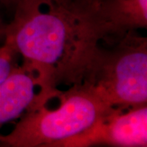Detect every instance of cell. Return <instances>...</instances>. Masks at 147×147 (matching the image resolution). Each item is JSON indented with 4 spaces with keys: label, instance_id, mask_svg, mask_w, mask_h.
<instances>
[{
    "label": "cell",
    "instance_id": "obj_1",
    "mask_svg": "<svg viewBox=\"0 0 147 147\" xmlns=\"http://www.w3.org/2000/svg\"><path fill=\"white\" fill-rule=\"evenodd\" d=\"M6 41L36 74L39 91L34 109L57 97L60 84L76 83L84 55L95 45L84 38L62 0H38L14 15Z\"/></svg>",
    "mask_w": 147,
    "mask_h": 147
},
{
    "label": "cell",
    "instance_id": "obj_2",
    "mask_svg": "<svg viewBox=\"0 0 147 147\" xmlns=\"http://www.w3.org/2000/svg\"><path fill=\"white\" fill-rule=\"evenodd\" d=\"M77 84L94 91L112 107L146 104V38L130 32L110 47L92 46L83 59Z\"/></svg>",
    "mask_w": 147,
    "mask_h": 147
},
{
    "label": "cell",
    "instance_id": "obj_3",
    "mask_svg": "<svg viewBox=\"0 0 147 147\" xmlns=\"http://www.w3.org/2000/svg\"><path fill=\"white\" fill-rule=\"evenodd\" d=\"M60 105L49 110L46 105L27 111L0 143L12 147L58 146L78 136L115 109L94 91L83 84L70 86L57 96Z\"/></svg>",
    "mask_w": 147,
    "mask_h": 147
},
{
    "label": "cell",
    "instance_id": "obj_4",
    "mask_svg": "<svg viewBox=\"0 0 147 147\" xmlns=\"http://www.w3.org/2000/svg\"><path fill=\"white\" fill-rule=\"evenodd\" d=\"M92 44H114L147 28V0H63Z\"/></svg>",
    "mask_w": 147,
    "mask_h": 147
},
{
    "label": "cell",
    "instance_id": "obj_5",
    "mask_svg": "<svg viewBox=\"0 0 147 147\" xmlns=\"http://www.w3.org/2000/svg\"><path fill=\"white\" fill-rule=\"evenodd\" d=\"M146 147L147 146V105L116 107L88 130L58 145V146Z\"/></svg>",
    "mask_w": 147,
    "mask_h": 147
},
{
    "label": "cell",
    "instance_id": "obj_6",
    "mask_svg": "<svg viewBox=\"0 0 147 147\" xmlns=\"http://www.w3.org/2000/svg\"><path fill=\"white\" fill-rule=\"evenodd\" d=\"M38 88L35 73L16 65L0 84V124L14 120L37 105Z\"/></svg>",
    "mask_w": 147,
    "mask_h": 147
},
{
    "label": "cell",
    "instance_id": "obj_7",
    "mask_svg": "<svg viewBox=\"0 0 147 147\" xmlns=\"http://www.w3.org/2000/svg\"><path fill=\"white\" fill-rule=\"evenodd\" d=\"M18 53L10 42L6 41L0 45V84L16 66Z\"/></svg>",
    "mask_w": 147,
    "mask_h": 147
},
{
    "label": "cell",
    "instance_id": "obj_8",
    "mask_svg": "<svg viewBox=\"0 0 147 147\" xmlns=\"http://www.w3.org/2000/svg\"><path fill=\"white\" fill-rule=\"evenodd\" d=\"M34 1L35 0H0V3L7 7L13 8L15 14H19L26 10Z\"/></svg>",
    "mask_w": 147,
    "mask_h": 147
},
{
    "label": "cell",
    "instance_id": "obj_9",
    "mask_svg": "<svg viewBox=\"0 0 147 147\" xmlns=\"http://www.w3.org/2000/svg\"><path fill=\"white\" fill-rule=\"evenodd\" d=\"M9 30V23H7L0 15V45L5 42Z\"/></svg>",
    "mask_w": 147,
    "mask_h": 147
}]
</instances>
